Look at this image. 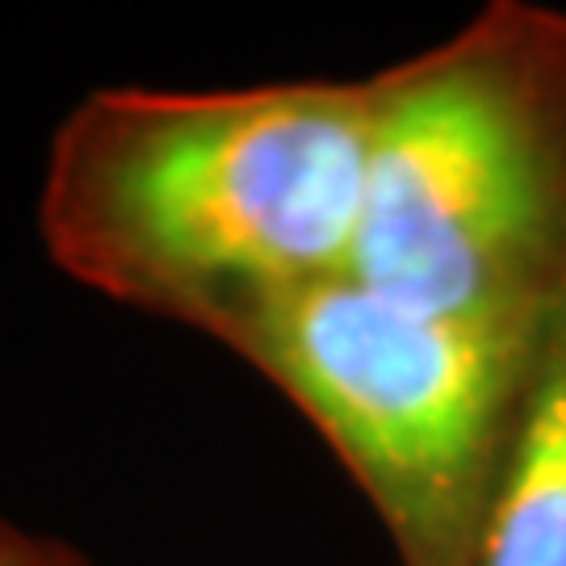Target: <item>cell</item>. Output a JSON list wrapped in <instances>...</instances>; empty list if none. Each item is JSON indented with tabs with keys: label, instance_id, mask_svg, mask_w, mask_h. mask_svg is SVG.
<instances>
[{
	"label": "cell",
	"instance_id": "obj_3",
	"mask_svg": "<svg viewBox=\"0 0 566 566\" xmlns=\"http://www.w3.org/2000/svg\"><path fill=\"white\" fill-rule=\"evenodd\" d=\"M549 327L428 315L344 273L264 306L223 344L336 449L399 563L470 566Z\"/></svg>",
	"mask_w": 566,
	"mask_h": 566
},
{
	"label": "cell",
	"instance_id": "obj_5",
	"mask_svg": "<svg viewBox=\"0 0 566 566\" xmlns=\"http://www.w3.org/2000/svg\"><path fill=\"white\" fill-rule=\"evenodd\" d=\"M0 566H88L67 546L0 521Z\"/></svg>",
	"mask_w": 566,
	"mask_h": 566
},
{
	"label": "cell",
	"instance_id": "obj_2",
	"mask_svg": "<svg viewBox=\"0 0 566 566\" xmlns=\"http://www.w3.org/2000/svg\"><path fill=\"white\" fill-rule=\"evenodd\" d=\"M353 277L449 319L566 315V13L495 0L369 76Z\"/></svg>",
	"mask_w": 566,
	"mask_h": 566
},
{
	"label": "cell",
	"instance_id": "obj_1",
	"mask_svg": "<svg viewBox=\"0 0 566 566\" xmlns=\"http://www.w3.org/2000/svg\"><path fill=\"white\" fill-rule=\"evenodd\" d=\"M369 122V76L97 88L46 151V256L84 290L223 344L353 269Z\"/></svg>",
	"mask_w": 566,
	"mask_h": 566
},
{
	"label": "cell",
	"instance_id": "obj_4",
	"mask_svg": "<svg viewBox=\"0 0 566 566\" xmlns=\"http://www.w3.org/2000/svg\"><path fill=\"white\" fill-rule=\"evenodd\" d=\"M470 566H566V315L549 327L525 424Z\"/></svg>",
	"mask_w": 566,
	"mask_h": 566
}]
</instances>
